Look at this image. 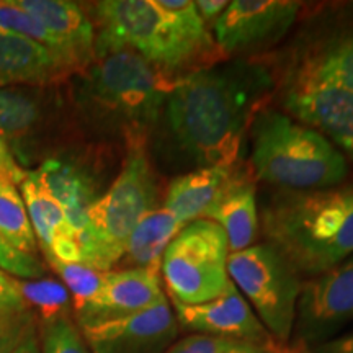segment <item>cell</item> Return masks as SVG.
Returning a JSON list of instances; mask_svg holds the SVG:
<instances>
[{
    "label": "cell",
    "mask_w": 353,
    "mask_h": 353,
    "mask_svg": "<svg viewBox=\"0 0 353 353\" xmlns=\"http://www.w3.org/2000/svg\"><path fill=\"white\" fill-rule=\"evenodd\" d=\"M0 270L17 280H37L44 276L46 268L38 257L19 252L0 236Z\"/></svg>",
    "instance_id": "cell-31"
},
{
    "label": "cell",
    "mask_w": 353,
    "mask_h": 353,
    "mask_svg": "<svg viewBox=\"0 0 353 353\" xmlns=\"http://www.w3.org/2000/svg\"><path fill=\"white\" fill-rule=\"evenodd\" d=\"M252 165L263 182L288 192L324 190L345 180V156L327 138L283 112L260 108L250 123Z\"/></svg>",
    "instance_id": "cell-4"
},
{
    "label": "cell",
    "mask_w": 353,
    "mask_h": 353,
    "mask_svg": "<svg viewBox=\"0 0 353 353\" xmlns=\"http://www.w3.org/2000/svg\"><path fill=\"white\" fill-rule=\"evenodd\" d=\"M234 165L198 167L176 176L167 187L162 208L183 226L201 219L234 175Z\"/></svg>",
    "instance_id": "cell-19"
},
{
    "label": "cell",
    "mask_w": 353,
    "mask_h": 353,
    "mask_svg": "<svg viewBox=\"0 0 353 353\" xmlns=\"http://www.w3.org/2000/svg\"><path fill=\"white\" fill-rule=\"evenodd\" d=\"M275 353H294V352H291V350H286V348H278V350H276Z\"/></svg>",
    "instance_id": "cell-38"
},
{
    "label": "cell",
    "mask_w": 353,
    "mask_h": 353,
    "mask_svg": "<svg viewBox=\"0 0 353 353\" xmlns=\"http://www.w3.org/2000/svg\"><path fill=\"white\" fill-rule=\"evenodd\" d=\"M286 114L321 132L353 157V90L296 69L281 94Z\"/></svg>",
    "instance_id": "cell-9"
},
{
    "label": "cell",
    "mask_w": 353,
    "mask_h": 353,
    "mask_svg": "<svg viewBox=\"0 0 353 353\" xmlns=\"http://www.w3.org/2000/svg\"><path fill=\"white\" fill-rule=\"evenodd\" d=\"M54 39L68 72H82L95 61V25L83 8L69 0H19Z\"/></svg>",
    "instance_id": "cell-15"
},
{
    "label": "cell",
    "mask_w": 353,
    "mask_h": 353,
    "mask_svg": "<svg viewBox=\"0 0 353 353\" xmlns=\"http://www.w3.org/2000/svg\"><path fill=\"white\" fill-rule=\"evenodd\" d=\"M172 309L180 327L195 334L255 343H276L232 281L211 301L201 304L172 301Z\"/></svg>",
    "instance_id": "cell-13"
},
{
    "label": "cell",
    "mask_w": 353,
    "mask_h": 353,
    "mask_svg": "<svg viewBox=\"0 0 353 353\" xmlns=\"http://www.w3.org/2000/svg\"><path fill=\"white\" fill-rule=\"evenodd\" d=\"M203 218L213 221L226 232L231 254L254 245L260 228L257 192L254 183L239 172H234L226 188Z\"/></svg>",
    "instance_id": "cell-17"
},
{
    "label": "cell",
    "mask_w": 353,
    "mask_h": 353,
    "mask_svg": "<svg viewBox=\"0 0 353 353\" xmlns=\"http://www.w3.org/2000/svg\"><path fill=\"white\" fill-rule=\"evenodd\" d=\"M165 299L161 273L145 268H123L105 273L97 296L76 311L81 329L123 319L156 306Z\"/></svg>",
    "instance_id": "cell-14"
},
{
    "label": "cell",
    "mask_w": 353,
    "mask_h": 353,
    "mask_svg": "<svg viewBox=\"0 0 353 353\" xmlns=\"http://www.w3.org/2000/svg\"><path fill=\"white\" fill-rule=\"evenodd\" d=\"M157 203V176L144 145H131L120 174L87 211L79 237L81 263L100 272L112 270L125 255L139 221L156 210Z\"/></svg>",
    "instance_id": "cell-5"
},
{
    "label": "cell",
    "mask_w": 353,
    "mask_h": 353,
    "mask_svg": "<svg viewBox=\"0 0 353 353\" xmlns=\"http://www.w3.org/2000/svg\"><path fill=\"white\" fill-rule=\"evenodd\" d=\"M38 337L41 353H92L69 316L39 322Z\"/></svg>",
    "instance_id": "cell-29"
},
{
    "label": "cell",
    "mask_w": 353,
    "mask_h": 353,
    "mask_svg": "<svg viewBox=\"0 0 353 353\" xmlns=\"http://www.w3.org/2000/svg\"><path fill=\"white\" fill-rule=\"evenodd\" d=\"M39 121L38 101L17 88H0V138L12 144L20 143Z\"/></svg>",
    "instance_id": "cell-25"
},
{
    "label": "cell",
    "mask_w": 353,
    "mask_h": 353,
    "mask_svg": "<svg viewBox=\"0 0 353 353\" xmlns=\"http://www.w3.org/2000/svg\"><path fill=\"white\" fill-rule=\"evenodd\" d=\"M28 170H25L15 156H13L12 148L3 138H0V180H7L13 185H20L25 180Z\"/></svg>",
    "instance_id": "cell-34"
},
{
    "label": "cell",
    "mask_w": 353,
    "mask_h": 353,
    "mask_svg": "<svg viewBox=\"0 0 353 353\" xmlns=\"http://www.w3.org/2000/svg\"><path fill=\"white\" fill-rule=\"evenodd\" d=\"M272 88L262 64L236 61L201 68L172 82L164 121L176 152L192 165H234L242 138Z\"/></svg>",
    "instance_id": "cell-1"
},
{
    "label": "cell",
    "mask_w": 353,
    "mask_h": 353,
    "mask_svg": "<svg viewBox=\"0 0 353 353\" xmlns=\"http://www.w3.org/2000/svg\"><path fill=\"white\" fill-rule=\"evenodd\" d=\"M229 6L228 0H196L195 7L198 13H200L201 20L205 21V25L211 30L216 20L223 15V12L226 10Z\"/></svg>",
    "instance_id": "cell-35"
},
{
    "label": "cell",
    "mask_w": 353,
    "mask_h": 353,
    "mask_svg": "<svg viewBox=\"0 0 353 353\" xmlns=\"http://www.w3.org/2000/svg\"><path fill=\"white\" fill-rule=\"evenodd\" d=\"M260 219L268 244L299 275H322L353 255V190H280Z\"/></svg>",
    "instance_id": "cell-3"
},
{
    "label": "cell",
    "mask_w": 353,
    "mask_h": 353,
    "mask_svg": "<svg viewBox=\"0 0 353 353\" xmlns=\"http://www.w3.org/2000/svg\"><path fill=\"white\" fill-rule=\"evenodd\" d=\"M353 321V255L303 285L298 301V335L303 342H327Z\"/></svg>",
    "instance_id": "cell-11"
},
{
    "label": "cell",
    "mask_w": 353,
    "mask_h": 353,
    "mask_svg": "<svg viewBox=\"0 0 353 353\" xmlns=\"http://www.w3.org/2000/svg\"><path fill=\"white\" fill-rule=\"evenodd\" d=\"M192 63L208 54L216 46L211 30L201 20L192 0H152Z\"/></svg>",
    "instance_id": "cell-22"
},
{
    "label": "cell",
    "mask_w": 353,
    "mask_h": 353,
    "mask_svg": "<svg viewBox=\"0 0 353 353\" xmlns=\"http://www.w3.org/2000/svg\"><path fill=\"white\" fill-rule=\"evenodd\" d=\"M0 236L19 252L37 257L39 247L26 205L17 185L7 180H0Z\"/></svg>",
    "instance_id": "cell-24"
},
{
    "label": "cell",
    "mask_w": 353,
    "mask_h": 353,
    "mask_svg": "<svg viewBox=\"0 0 353 353\" xmlns=\"http://www.w3.org/2000/svg\"><path fill=\"white\" fill-rule=\"evenodd\" d=\"M299 69L353 90V30L332 34L309 48Z\"/></svg>",
    "instance_id": "cell-23"
},
{
    "label": "cell",
    "mask_w": 353,
    "mask_h": 353,
    "mask_svg": "<svg viewBox=\"0 0 353 353\" xmlns=\"http://www.w3.org/2000/svg\"><path fill=\"white\" fill-rule=\"evenodd\" d=\"M0 32L20 34V37H25L43 44V46L48 48V50L54 54L56 59L61 63L54 39L48 34L46 30L38 23V20L34 19L33 15H30V13L20 6L19 0H0ZM65 72H68V70H65Z\"/></svg>",
    "instance_id": "cell-28"
},
{
    "label": "cell",
    "mask_w": 353,
    "mask_h": 353,
    "mask_svg": "<svg viewBox=\"0 0 353 353\" xmlns=\"http://www.w3.org/2000/svg\"><path fill=\"white\" fill-rule=\"evenodd\" d=\"M172 82L131 51L97 57L81 72L76 103L95 130L131 145L144 141L161 123Z\"/></svg>",
    "instance_id": "cell-2"
},
{
    "label": "cell",
    "mask_w": 353,
    "mask_h": 353,
    "mask_svg": "<svg viewBox=\"0 0 353 353\" xmlns=\"http://www.w3.org/2000/svg\"><path fill=\"white\" fill-rule=\"evenodd\" d=\"M17 285L26 309L30 311V307H33L38 311L39 322L69 316L72 298L61 281L52 278H37V280H17Z\"/></svg>",
    "instance_id": "cell-26"
},
{
    "label": "cell",
    "mask_w": 353,
    "mask_h": 353,
    "mask_svg": "<svg viewBox=\"0 0 353 353\" xmlns=\"http://www.w3.org/2000/svg\"><path fill=\"white\" fill-rule=\"evenodd\" d=\"M12 353H41V345H39L37 324H34L33 327L28 330V334L25 335L23 341L17 345V348Z\"/></svg>",
    "instance_id": "cell-37"
},
{
    "label": "cell",
    "mask_w": 353,
    "mask_h": 353,
    "mask_svg": "<svg viewBox=\"0 0 353 353\" xmlns=\"http://www.w3.org/2000/svg\"><path fill=\"white\" fill-rule=\"evenodd\" d=\"M226 232L210 219L185 224L161 260L162 280L172 301L201 304L218 298L229 285Z\"/></svg>",
    "instance_id": "cell-7"
},
{
    "label": "cell",
    "mask_w": 353,
    "mask_h": 353,
    "mask_svg": "<svg viewBox=\"0 0 353 353\" xmlns=\"http://www.w3.org/2000/svg\"><path fill=\"white\" fill-rule=\"evenodd\" d=\"M21 311H26V306L21 299L17 278L0 270V314Z\"/></svg>",
    "instance_id": "cell-33"
},
{
    "label": "cell",
    "mask_w": 353,
    "mask_h": 353,
    "mask_svg": "<svg viewBox=\"0 0 353 353\" xmlns=\"http://www.w3.org/2000/svg\"><path fill=\"white\" fill-rule=\"evenodd\" d=\"M94 13L95 59L131 51L164 74L192 64L152 0H103Z\"/></svg>",
    "instance_id": "cell-8"
},
{
    "label": "cell",
    "mask_w": 353,
    "mask_h": 353,
    "mask_svg": "<svg viewBox=\"0 0 353 353\" xmlns=\"http://www.w3.org/2000/svg\"><path fill=\"white\" fill-rule=\"evenodd\" d=\"M51 268L63 280V285L68 288L70 298H72L74 311L82 307L83 304L92 301L99 293L103 278L107 272L95 270L83 263H54Z\"/></svg>",
    "instance_id": "cell-30"
},
{
    "label": "cell",
    "mask_w": 353,
    "mask_h": 353,
    "mask_svg": "<svg viewBox=\"0 0 353 353\" xmlns=\"http://www.w3.org/2000/svg\"><path fill=\"white\" fill-rule=\"evenodd\" d=\"M278 343H255L237 339L192 334L175 341L165 353H275Z\"/></svg>",
    "instance_id": "cell-27"
},
{
    "label": "cell",
    "mask_w": 353,
    "mask_h": 353,
    "mask_svg": "<svg viewBox=\"0 0 353 353\" xmlns=\"http://www.w3.org/2000/svg\"><path fill=\"white\" fill-rule=\"evenodd\" d=\"M182 228L183 224L179 223L167 210H152L132 231L121 260H125L128 268L159 272L167 245Z\"/></svg>",
    "instance_id": "cell-21"
},
{
    "label": "cell",
    "mask_w": 353,
    "mask_h": 353,
    "mask_svg": "<svg viewBox=\"0 0 353 353\" xmlns=\"http://www.w3.org/2000/svg\"><path fill=\"white\" fill-rule=\"evenodd\" d=\"M229 280L252 304L273 341L288 342L296 322L301 278L293 263L272 244H254L229 254Z\"/></svg>",
    "instance_id": "cell-6"
},
{
    "label": "cell",
    "mask_w": 353,
    "mask_h": 353,
    "mask_svg": "<svg viewBox=\"0 0 353 353\" xmlns=\"http://www.w3.org/2000/svg\"><path fill=\"white\" fill-rule=\"evenodd\" d=\"M54 54L33 39L0 32V88L44 85L65 76Z\"/></svg>",
    "instance_id": "cell-18"
},
{
    "label": "cell",
    "mask_w": 353,
    "mask_h": 353,
    "mask_svg": "<svg viewBox=\"0 0 353 353\" xmlns=\"http://www.w3.org/2000/svg\"><path fill=\"white\" fill-rule=\"evenodd\" d=\"M33 172L61 203L77 237H81L85 228L87 211L99 198L92 176L79 164L61 157L46 159Z\"/></svg>",
    "instance_id": "cell-20"
},
{
    "label": "cell",
    "mask_w": 353,
    "mask_h": 353,
    "mask_svg": "<svg viewBox=\"0 0 353 353\" xmlns=\"http://www.w3.org/2000/svg\"><path fill=\"white\" fill-rule=\"evenodd\" d=\"M37 324L32 311L0 314V353H12Z\"/></svg>",
    "instance_id": "cell-32"
},
{
    "label": "cell",
    "mask_w": 353,
    "mask_h": 353,
    "mask_svg": "<svg viewBox=\"0 0 353 353\" xmlns=\"http://www.w3.org/2000/svg\"><path fill=\"white\" fill-rule=\"evenodd\" d=\"M314 353H353V332L321 343Z\"/></svg>",
    "instance_id": "cell-36"
},
{
    "label": "cell",
    "mask_w": 353,
    "mask_h": 353,
    "mask_svg": "<svg viewBox=\"0 0 353 353\" xmlns=\"http://www.w3.org/2000/svg\"><path fill=\"white\" fill-rule=\"evenodd\" d=\"M19 190L38 245L48 263H81V247L72 224L61 203L51 195L33 170L26 174Z\"/></svg>",
    "instance_id": "cell-16"
},
{
    "label": "cell",
    "mask_w": 353,
    "mask_h": 353,
    "mask_svg": "<svg viewBox=\"0 0 353 353\" xmlns=\"http://www.w3.org/2000/svg\"><path fill=\"white\" fill-rule=\"evenodd\" d=\"M299 10L301 2L291 0H234L216 20L211 34L224 54H245L283 38Z\"/></svg>",
    "instance_id": "cell-10"
},
{
    "label": "cell",
    "mask_w": 353,
    "mask_h": 353,
    "mask_svg": "<svg viewBox=\"0 0 353 353\" xmlns=\"http://www.w3.org/2000/svg\"><path fill=\"white\" fill-rule=\"evenodd\" d=\"M92 353H165L174 345L179 322L169 299L123 319L81 329Z\"/></svg>",
    "instance_id": "cell-12"
}]
</instances>
